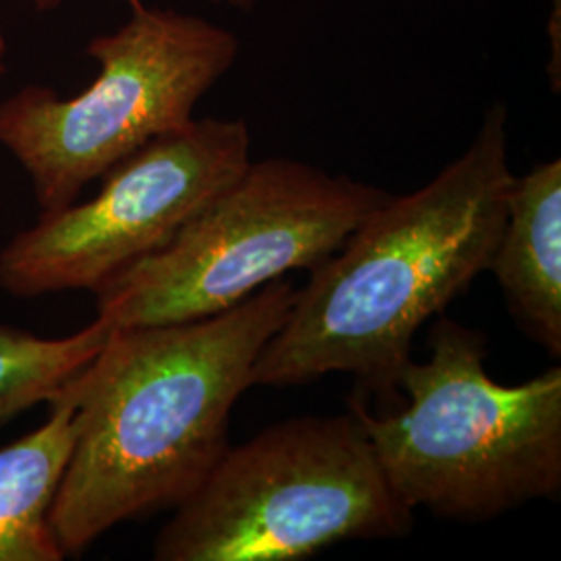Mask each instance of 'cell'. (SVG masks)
<instances>
[{"label": "cell", "instance_id": "obj_1", "mask_svg": "<svg viewBox=\"0 0 561 561\" xmlns=\"http://www.w3.org/2000/svg\"><path fill=\"white\" fill-rule=\"evenodd\" d=\"M296 294L280 277L208 319L111 331L65 387L76 439L50 512L65 558L198 489L227 451L231 410L254 387Z\"/></svg>", "mask_w": 561, "mask_h": 561}, {"label": "cell", "instance_id": "obj_11", "mask_svg": "<svg viewBox=\"0 0 561 561\" xmlns=\"http://www.w3.org/2000/svg\"><path fill=\"white\" fill-rule=\"evenodd\" d=\"M32 2H34V7L38 11H50V9H55L59 4L60 0H32ZM125 2L131 7V11H138V9L144 7L141 0H125ZM215 2H227V4L238 7V9H250V7L256 4V0H215Z\"/></svg>", "mask_w": 561, "mask_h": 561}, {"label": "cell", "instance_id": "obj_10", "mask_svg": "<svg viewBox=\"0 0 561 561\" xmlns=\"http://www.w3.org/2000/svg\"><path fill=\"white\" fill-rule=\"evenodd\" d=\"M111 327L96 319L67 337H41L0 322V426L38 403H53L99 356Z\"/></svg>", "mask_w": 561, "mask_h": 561}, {"label": "cell", "instance_id": "obj_8", "mask_svg": "<svg viewBox=\"0 0 561 561\" xmlns=\"http://www.w3.org/2000/svg\"><path fill=\"white\" fill-rule=\"evenodd\" d=\"M489 271L530 340L561 356V162L516 178Z\"/></svg>", "mask_w": 561, "mask_h": 561}, {"label": "cell", "instance_id": "obj_4", "mask_svg": "<svg viewBox=\"0 0 561 561\" xmlns=\"http://www.w3.org/2000/svg\"><path fill=\"white\" fill-rule=\"evenodd\" d=\"M414 512L382 474L358 419L304 416L227 447L154 541L159 561H298L403 537Z\"/></svg>", "mask_w": 561, "mask_h": 561}, {"label": "cell", "instance_id": "obj_7", "mask_svg": "<svg viewBox=\"0 0 561 561\" xmlns=\"http://www.w3.org/2000/svg\"><path fill=\"white\" fill-rule=\"evenodd\" d=\"M243 119H192L148 141L73 202L18 233L0 252V287L20 298L99 289L161 250L252 162Z\"/></svg>", "mask_w": 561, "mask_h": 561}, {"label": "cell", "instance_id": "obj_6", "mask_svg": "<svg viewBox=\"0 0 561 561\" xmlns=\"http://www.w3.org/2000/svg\"><path fill=\"white\" fill-rule=\"evenodd\" d=\"M85 55L101 71L78 96L25 85L0 102V144L27 173L42 213L73 204L111 167L194 119L240 42L198 15L141 7Z\"/></svg>", "mask_w": 561, "mask_h": 561}, {"label": "cell", "instance_id": "obj_9", "mask_svg": "<svg viewBox=\"0 0 561 561\" xmlns=\"http://www.w3.org/2000/svg\"><path fill=\"white\" fill-rule=\"evenodd\" d=\"M48 421L0 449V561H60L53 503L76 439V401L62 389Z\"/></svg>", "mask_w": 561, "mask_h": 561}, {"label": "cell", "instance_id": "obj_5", "mask_svg": "<svg viewBox=\"0 0 561 561\" xmlns=\"http://www.w3.org/2000/svg\"><path fill=\"white\" fill-rule=\"evenodd\" d=\"M389 194L291 159L250 162L161 250L96 289L111 329L198 321L335 254Z\"/></svg>", "mask_w": 561, "mask_h": 561}, {"label": "cell", "instance_id": "obj_2", "mask_svg": "<svg viewBox=\"0 0 561 561\" xmlns=\"http://www.w3.org/2000/svg\"><path fill=\"white\" fill-rule=\"evenodd\" d=\"M516 175L507 108L495 104L470 146L421 190L381 202L310 271L254 366V387L352 375L364 396L400 398L419 329L489 271Z\"/></svg>", "mask_w": 561, "mask_h": 561}, {"label": "cell", "instance_id": "obj_3", "mask_svg": "<svg viewBox=\"0 0 561 561\" xmlns=\"http://www.w3.org/2000/svg\"><path fill=\"white\" fill-rule=\"evenodd\" d=\"M431 356L401 368V408L347 403L412 512L482 522L561 491V368L520 385L486 373V337L439 314Z\"/></svg>", "mask_w": 561, "mask_h": 561}, {"label": "cell", "instance_id": "obj_12", "mask_svg": "<svg viewBox=\"0 0 561 561\" xmlns=\"http://www.w3.org/2000/svg\"><path fill=\"white\" fill-rule=\"evenodd\" d=\"M4 60H7V41H4V34L0 32V73L4 71Z\"/></svg>", "mask_w": 561, "mask_h": 561}]
</instances>
